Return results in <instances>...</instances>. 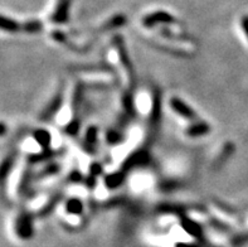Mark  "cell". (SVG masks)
Segmentation results:
<instances>
[{
  "mask_svg": "<svg viewBox=\"0 0 248 247\" xmlns=\"http://www.w3.org/2000/svg\"><path fill=\"white\" fill-rule=\"evenodd\" d=\"M170 106H171V109H173L175 113H178L180 116H183L184 119L194 120L195 116H197L194 111H193L184 101H182L180 99H178V97L170 99Z\"/></svg>",
  "mask_w": 248,
  "mask_h": 247,
  "instance_id": "obj_3",
  "label": "cell"
},
{
  "mask_svg": "<svg viewBox=\"0 0 248 247\" xmlns=\"http://www.w3.org/2000/svg\"><path fill=\"white\" fill-rule=\"evenodd\" d=\"M0 31L6 32V33H16L19 31H23V25L9 16L0 14Z\"/></svg>",
  "mask_w": 248,
  "mask_h": 247,
  "instance_id": "obj_6",
  "label": "cell"
},
{
  "mask_svg": "<svg viewBox=\"0 0 248 247\" xmlns=\"http://www.w3.org/2000/svg\"><path fill=\"white\" fill-rule=\"evenodd\" d=\"M33 138L37 141L38 144L41 145V148L43 150H48L49 149V144L52 141V136H50L49 132L44 130V129H37L34 132H33Z\"/></svg>",
  "mask_w": 248,
  "mask_h": 247,
  "instance_id": "obj_8",
  "label": "cell"
},
{
  "mask_svg": "<svg viewBox=\"0 0 248 247\" xmlns=\"http://www.w3.org/2000/svg\"><path fill=\"white\" fill-rule=\"evenodd\" d=\"M124 181H125V173L124 172L111 173V174L106 175L105 185L107 188H110V189H115V188H119L120 185L123 184Z\"/></svg>",
  "mask_w": 248,
  "mask_h": 247,
  "instance_id": "obj_10",
  "label": "cell"
},
{
  "mask_svg": "<svg viewBox=\"0 0 248 247\" xmlns=\"http://www.w3.org/2000/svg\"><path fill=\"white\" fill-rule=\"evenodd\" d=\"M149 153L145 150H139L136 153L131 154L127 159L125 160L124 163V170H131L134 168H138V166L146 165L149 163Z\"/></svg>",
  "mask_w": 248,
  "mask_h": 247,
  "instance_id": "obj_2",
  "label": "cell"
},
{
  "mask_svg": "<svg viewBox=\"0 0 248 247\" xmlns=\"http://www.w3.org/2000/svg\"><path fill=\"white\" fill-rule=\"evenodd\" d=\"M101 173H102V166H101L98 163H94L91 168L92 177H97V175H100Z\"/></svg>",
  "mask_w": 248,
  "mask_h": 247,
  "instance_id": "obj_21",
  "label": "cell"
},
{
  "mask_svg": "<svg viewBox=\"0 0 248 247\" xmlns=\"http://www.w3.org/2000/svg\"><path fill=\"white\" fill-rule=\"evenodd\" d=\"M183 226H184V229H186V231L190 232L193 236L201 235V229L198 227V225H195V223L193 222V221H190V219H186V221L183 222Z\"/></svg>",
  "mask_w": 248,
  "mask_h": 247,
  "instance_id": "obj_16",
  "label": "cell"
},
{
  "mask_svg": "<svg viewBox=\"0 0 248 247\" xmlns=\"http://www.w3.org/2000/svg\"><path fill=\"white\" fill-rule=\"evenodd\" d=\"M171 20H173V16L168 14V13L156 12L150 14V16H145L142 22H144L145 27H153V25L157 24V23H170Z\"/></svg>",
  "mask_w": 248,
  "mask_h": 247,
  "instance_id": "obj_5",
  "label": "cell"
},
{
  "mask_svg": "<svg viewBox=\"0 0 248 247\" xmlns=\"http://www.w3.org/2000/svg\"><path fill=\"white\" fill-rule=\"evenodd\" d=\"M61 105H62V95L58 94L56 97H54L53 100L50 101V103L48 105L46 109H44V111L42 113V116L41 119L43 120V121H46V120H50L52 117H53L54 115H56V113L60 110Z\"/></svg>",
  "mask_w": 248,
  "mask_h": 247,
  "instance_id": "obj_7",
  "label": "cell"
},
{
  "mask_svg": "<svg viewBox=\"0 0 248 247\" xmlns=\"http://www.w3.org/2000/svg\"><path fill=\"white\" fill-rule=\"evenodd\" d=\"M242 28H243V31H245L246 35H247V38H248V16H245L242 18Z\"/></svg>",
  "mask_w": 248,
  "mask_h": 247,
  "instance_id": "obj_22",
  "label": "cell"
},
{
  "mask_svg": "<svg viewBox=\"0 0 248 247\" xmlns=\"http://www.w3.org/2000/svg\"><path fill=\"white\" fill-rule=\"evenodd\" d=\"M159 117H160V99H159V95L155 96L154 102H153V111H151V125L155 126L159 121Z\"/></svg>",
  "mask_w": 248,
  "mask_h": 247,
  "instance_id": "obj_12",
  "label": "cell"
},
{
  "mask_svg": "<svg viewBox=\"0 0 248 247\" xmlns=\"http://www.w3.org/2000/svg\"><path fill=\"white\" fill-rule=\"evenodd\" d=\"M79 129V121L78 120H73L72 122H69V125H67L66 132H68V135H77Z\"/></svg>",
  "mask_w": 248,
  "mask_h": 247,
  "instance_id": "obj_20",
  "label": "cell"
},
{
  "mask_svg": "<svg viewBox=\"0 0 248 247\" xmlns=\"http://www.w3.org/2000/svg\"><path fill=\"white\" fill-rule=\"evenodd\" d=\"M16 154L10 153L1 160V163H0V184H3L4 181H6V178L9 177L13 166H14V163H16Z\"/></svg>",
  "mask_w": 248,
  "mask_h": 247,
  "instance_id": "obj_4",
  "label": "cell"
},
{
  "mask_svg": "<svg viewBox=\"0 0 248 247\" xmlns=\"http://www.w3.org/2000/svg\"><path fill=\"white\" fill-rule=\"evenodd\" d=\"M14 230L19 238L22 240H29L33 237L34 229H33V216L27 211H23L18 214L16 219Z\"/></svg>",
  "mask_w": 248,
  "mask_h": 247,
  "instance_id": "obj_1",
  "label": "cell"
},
{
  "mask_svg": "<svg viewBox=\"0 0 248 247\" xmlns=\"http://www.w3.org/2000/svg\"><path fill=\"white\" fill-rule=\"evenodd\" d=\"M68 8L69 0H60V3L57 5V9L53 14V20L57 23H63L67 20L68 16Z\"/></svg>",
  "mask_w": 248,
  "mask_h": 247,
  "instance_id": "obj_9",
  "label": "cell"
},
{
  "mask_svg": "<svg viewBox=\"0 0 248 247\" xmlns=\"http://www.w3.org/2000/svg\"><path fill=\"white\" fill-rule=\"evenodd\" d=\"M96 140H97V128L90 126L86 132L85 141L87 143V145H94Z\"/></svg>",
  "mask_w": 248,
  "mask_h": 247,
  "instance_id": "obj_15",
  "label": "cell"
},
{
  "mask_svg": "<svg viewBox=\"0 0 248 247\" xmlns=\"http://www.w3.org/2000/svg\"><path fill=\"white\" fill-rule=\"evenodd\" d=\"M6 132H8V126H6L4 122L0 121V138L4 136V135L6 134Z\"/></svg>",
  "mask_w": 248,
  "mask_h": 247,
  "instance_id": "obj_23",
  "label": "cell"
},
{
  "mask_svg": "<svg viewBox=\"0 0 248 247\" xmlns=\"http://www.w3.org/2000/svg\"><path fill=\"white\" fill-rule=\"evenodd\" d=\"M233 150H234V147H233V144L228 143V144L224 147L223 151H222V155L218 158V163L223 164L224 162H226V159H228V158H230V155L233 153Z\"/></svg>",
  "mask_w": 248,
  "mask_h": 247,
  "instance_id": "obj_17",
  "label": "cell"
},
{
  "mask_svg": "<svg viewBox=\"0 0 248 247\" xmlns=\"http://www.w3.org/2000/svg\"><path fill=\"white\" fill-rule=\"evenodd\" d=\"M67 212L72 213V214H79L83 211V206H82V202L79 199H69L66 204Z\"/></svg>",
  "mask_w": 248,
  "mask_h": 247,
  "instance_id": "obj_13",
  "label": "cell"
},
{
  "mask_svg": "<svg viewBox=\"0 0 248 247\" xmlns=\"http://www.w3.org/2000/svg\"><path fill=\"white\" fill-rule=\"evenodd\" d=\"M42 22L41 20H29V22H25L23 24V31L27 32V33H38V32L42 29Z\"/></svg>",
  "mask_w": 248,
  "mask_h": 247,
  "instance_id": "obj_14",
  "label": "cell"
},
{
  "mask_svg": "<svg viewBox=\"0 0 248 247\" xmlns=\"http://www.w3.org/2000/svg\"><path fill=\"white\" fill-rule=\"evenodd\" d=\"M60 169V166L58 165H54V164H52V165H48L46 166V169H43L41 173H39V175H38V178H44L46 175H49V174H56L57 170Z\"/></svg>",
  "mask_w": 248,
  "mask_h": 247,
  "instance_id": "obj_19",
  "label": "cell"
},
{
  "mask_svg": "<svg viewBox=\"0 0 248 247\" xmlns=\"http://www.w3.org/2000/svg\"><path fill=\"white\" fill-rule=\"evenodd\" d=\"M209 130H211V128H209L207 122H195L186 130V134H188V136H192V138H198V136H203V135L208 134Z\"/></svg>",
  "mask_w": 248,
  "mask_h": 247,
  "instance_id": "obj_11",
  "label": "cell"
},
{
  "mask_svg": "<svg viewBox=\"0 0 248 247\" xmlns=\"http://www.w3.org/2000/svg\"><path fill=\"white\" fill-rule=\"evenodd\" d=\"M121 139H123V135L117 132H108V134H107V141H108V143L112 145L120 143V141H121Z\"/></svg>",
  "mask_w": 248,
  "mask_h": 247,
  "instance_id": "obj_18",
  "label": "cell"
}]
</instances>
